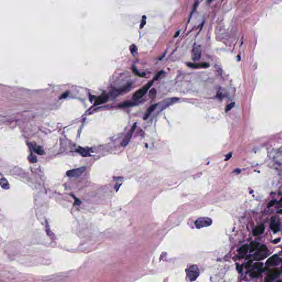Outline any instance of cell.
Wrapping results in <instances>:
<instances>
[{
    "instance_id": "obj_1",
    "label": "cell",
    "mask_w": 282,
    "mask_h": 282,
    "mask_svg": "<svg viewBox=\"0 0 282 282\" xmlns=\"http://www.w3.org/2000/svg\"><path fill=\"white\" fill-rule=\"evenodd\" d=\"M187 278L191 282L195 281L200 275V271L196 265H192L186 270Z\"/></svg>"
},
{
    "instance_id": "obj_2",
    "label": "cell",
    "mask_w": 282,
    "mask_h": 282,
    "mask_svg": "<svg viewBox=\"0 0 282 282\" xmlns=\"http://www.w3.org/2000/svg\"><path fill=\"white\" fill-rule=\"evenodd\" d=\"M153 82L154 80L149 82V83H147L146 86H144L143 87L141 88V89H138L137 91H136L133 94V98H132L133 99L138 100L142 98L145 94H146L147 91L149 90V88L152 86V84H153Z\"/></svg>"
},
{
    "instance_id": "obj_3",
    "label": "cell",
    "mask_w": 282,
    "mask_h": 282,
    "mask_svg": "<svg viewBox=\"0 0 282 282\" xmlns=\"http://www.w3.org/2000/svg\"><path fill=\"white\" fill-rule=\"evenodd\" d=\"M212 220L211 219L208 217H201L196 219L195 222V225L197 229H201L202 227L210 226Z\"/></svg>"
},
{
    "instance_id": "obj_4",
    "label": "cell",
    "mask_w": 282,
    "mask_h": 282,
    "mask_svg": "<svg viewBox=\"0 0 282 282\" xmlns=\"http://www.w3.org/2000/svg\"><path fill=\"white\" fill-rule=\"evenodd\" d=\"M136 128V123H135V124H133V125L131 127V128L129 130V131L126 134V136H125L124 140L121 142V145L122 147H125V146H126L128 144V143L130 142V141L131 140V138H132V137L133 136V133H134Z\"/></svg>"
},
{
    "instance_id": "obj_5",
    "label": "cell",
    "mask_w": 282,
    "mask_h": 282,
    "mask_svg": "<svg viewBox=\"0 0 282 282\" xmlns=\"http://www.w3.org/2000/svg\"><path fill=\"white\" fill-rule=\"evenodd\" d=\"M86 167H80L77 169L69 170L66 172V175L70 178H77L81 176L86 170Z\"/></svg>"
},
{
    "instance_id": "obj_6",
    "label": "cell",
    "mask_w": 282,
    "mask_h": 282,
    "mask_svg": "<svg viewBox=\"0 0 282 282\" xmlns=\"http://www.w3.org/2000/svg\"><path fill=\"white\" fill-rule=\"evenodd\" d=\"M201 54H202V51H201V47L198 45H195L193 47L192 51V60L195 62L198 61L201 59Z\"/></svg>"
},
{
    "instance_id": "obj_7",
    "label": "cell",
    "mask_w": 282,
    "mask_h": 282,
    "mask_svg": "<svg viewBox=\"0 0 282 282\" xmlns=\"http://www.w3.org/2000/svg\"><path fill=\"white\" fill-rule=\"evenodd\" d=\"M280 273H281L280 270L277 268H273L269 270L267 275L266 281L270 282L274 280V279H275L277 277H278Z\"/></svg>"
},
{
    "instance_id": "obj_8",
    "label": "cell",
    "mask_w": 282,
    "mask_h": 282,
    "mask_svg": "<svg viewBox=\"0 0 282 282\" xmlns=\"http://www.w3.org/2000/svg\"><path fill=\"white\" fill-rule=\"evenodd\" d=\"M108 99H109L108 95H107L106 93H102L95 99L94 105H99L104 103H105L108 100Z\"/></svg>"
},
{
    "instance_id": "obj_9",
    "label": "cell",
    "mask_w": 282,
    "mask_h": 282,
    "mask_svg": "<svg viewBox=\"0 0 282 282\" xmlns=\"http://www.w3.org/2000/svg\"><path fill=\"white\" fill-rule=\"evenodd\" d=\"M268 255V250H265V251H262V250H259V251H257L255 254V256H254V259L256 261H259V260H262L263 259H265L266 258Z\"/></svg>"
},
{
    "instance_id": "obj_10",
    "label": "cell",
    "mask_w": 282,
    "mask_h": 282,
    "mask_svg": "<svg viewBox=\"0 0 282 282\" xmlns=\"http://www.w3.org/2000/svg\"><path fill=\"white\" fill-rule=\"evenodd\" d=\"M188 66L192 69H199V68H207L210 66L209 63H188Z\"/></svg>"
},
{
    "instance_id": "obj_11",
    "label": "cell",
    "mask_w": 282,
    "mask_h": 282,
    "mask_svg": "<svg viewBox=\"0 0 282 282\" xmlns=\"http://www.w3.org/2000/svg\"><path fill=\"white\" fill-rule=\"evenodd\" d=\"M280 259L279 257L277 255H274L273 256L270 257L267 260L266 262V265L268 266H275L278 265L279 263Z\"/></svg>"
},
{
    "instance_id": "obj_12",
    "label": "cell",
    "mask_w": 282,
    "mask_h": 282,
    "mask_svg": "<svg viewBox=\"0 0 282 282\" xmlns=\"http://www.w3.org/2000/svg\"><path fill=\"white\" fill-rule=\"evenodd\" d=\"M271 229L274 231V233H277L279 231L280 229V224L279 221H276V220L273 219L272 220L270 225Z\"/></svg>"
},
{
    "instance_id": "obj_13",
    "label": "cell",
    "mask_w": 282,
    "mask_h": 282,
    "mask_svg": "<svg viewBox=\"0 0 282 282\" xmlns=\"http://www.w3.org/2000/svg\"><path fill=\"white\" fill-rule=\"evenodd\" d=\"M178 100H179V98H172L170 99H166V100H165L164 103L163 104V106H162V108L164 109L167 106H169V105L175 103V102H178Z\"/></svg>"
},
{
    "instance_id": "obj_14",
    "label": "cell",
    "mask_w": 282,
    "mask_h": 282,
    "mask_svg": "<svg viewBox=\"0 0 282 282\" xmlns=\"http://www.w3.org/2000/svg\"><path fill=\"white\" fill-rule=\"evenodd\" d=\"M76 152L82 157H87L90 156V153L89 150L87 149L79 147L76 150Z\"/></svg>"
},
{
    "instance_id": "obj_15",
    "label": "cell",
    "mask_w": 282,
    "mask_h": 282,
    "mask_svg": "<svg viewBox=\"0 0 282 282\" xmlns=\"http://www.w3.org/2000/svg\"><path fill=\"white\" fill-rule=\"evenodd\" d=\"M265 231V227L263 224L259 225L254 229L253 231V234L254 236H258L262 234Z\"/></svg>"
},
{
    "instance_id": "obj_16",
    "label": "cell",
    "mask_w": 282,
    "mask_h": 282,
    "mask_svg": "<svg viewBox=\"0 0 282 282\" xmlns=\"http://www.w3.org/2000/svg\"><path fill=\"white\" fill-rule=\"evenodd\" d=\"M157 106H158L157 104H153L149 106V108L148 109V110H147V111H146V112L143 118L144 120H146L147 118H148L150 115L152 114V112L157 108Z\"/></svg>"
},
{
    "instance_id": "obj_17",
    "label": "cell",
    "mask_w": 282,
    "mask_h": 282,
    "mask_svg": "<svg viewBox=\"0 0 282 282\" xmlns=\"http://www.w3.org/2000/svg\"><path fill=\"white\" fill-rule=\"evenodd\" d=\"M136 102H126L121 104L120 105H118V107H121V108H125V107H129V106H132L135 105H136Z\"/></svg>"
},
{
    "instance_id": "obj_18",
    "label": "cell",
    "mask_w": 282,
    "mask_h": 282,
    "mask_svg": "<svg viewBox=\"0 0 282 282\" xmlns=\"http://www.w3.org/2000/svg\"><path fill=\"white\" fill-rule=\"evenodd\" d=\"M33 149H34L35 152L37 154H38L39 155H43L44 154V152L43 149L41 148V147L37 146L36 144H33Z\"/></svg>"
},
{
    "instance_id": "obj_19",
    "label": "cell",
    "mask_w": 282,
    "mask_h": 282,
    "mask_svg": "<svg viewBox=\"0 0 282 282\" xmlns=\"http://www.w3.org/2000/svg\"><path fill=\"white\" fill-rule=\"evenodd\" d=\"M0 186L3 188L5 189H8L9 188V184H8V181L4 178H2L0 179Z\"/></svg>"
},
{
    "instance_id": "obj_20",
    "label": "cell",
    "mask_w": 282,
    "mask_h": 282,
    "mask_svg": "<svg viewBox=\"0 0 282 282\" xmlns=\"http://www.w3.org/2000/svg\"><path fill=\"white\" fill-rule=\"evenodd\" d=\"M249 247L247 245H243L239 249L238 252L240 253L245 254V253L247 252V251L249 250Z\"/></svg>"
},
{
    "instance_id": "obj_21",
    "label": "cell",
    "mask_w": 282,
    "mask_h": 282,
    "mask_svg": "<svg viewBox=\"0 0 282 282\" xmlns=\"http://www.w3.org/2000/svg\"><path fill=\"white\" fill-rule=\"evenodd\" d=\"M259 246V243L255 242V241L251 242V243H250V252H253V251H255L257 249Z\"/></svg>"
},
{
    "instance_id": "obj_22",
    "label": "cell",
    "mask_w": 282,
    "mask_h": 282,
    "mask_svg": "<svg viewBox=\"0 0 282 282\" xmlns=\"http://www.w3.org/2000/svg\"><path fill=\"white\" fill-rule=\"evenodd\" d=\"M130 50L131 53H132V54H133V55H135L136 54H137V48L136 45H132L130 47Z\"/></svg>"
},
{
    "instance_id": "obj_23",
    "label": "cell",
    "mask_w": 282,
    "mask_h": 282,
    "mask_svg": "<svg viewBox=\"0 0 282 282\" xmlns=\"http://www.w3.org/2000/svg\"><path fill=\"white\" fill-rule=\"evenodd\" d=\"M149 96L152 99H153L154 98H155V97L156 96V90L155 89H152L150 90Z\"/></svg>"
},
{
    "instance_id": "obj_24",
    "label": "cell",
    "mask_w": 282,
    "mask_h": 282,
    "mask_svg": "<svg viewBox=\"0 0 282 282\" xmlns=\"http://www.w3.org/2000/svg\"><path fill=\"white\" fill-rule=\"evenodd\" d=\"M234 106H235V103H234V102H231V103L227 105V106L226 107V110H225L226 112H228V111H229L230 110H231V109L234 108Z\"/></svg>"
},
{
    "instance_id": "obj_25",
    "label": "cell",
    "mask_w": 282,
    "mask_h": 282,
    "mask_svg": "<svg viewBox=\"0 0 282 282\" xmlns=\"http://www.w3.org/2000/svg\"><path fill=\"white\" fill-rule=\"evenodd\" d=\"M261 274V272L259 271H254L251 273L250 276L253 278H257Z\"/></svg>"
},
{
    "instance_id": "obj_26",
    "label": "cell",
    "mask_w": 282,
    "mask_h": 282,
    "mask_svg": "<svg viewBox=\"0 0 282 282\" xmlns=\"http://www.w3.org/2000/svg\"><path fill=\"white\" fill-rule=\"evenodd\" d=\"M132 70H133V72H134L135 74H136L137 76H140V77H144V74H141V73H140L138 70H137V69H136V67H133V68H132Z\"/></svg>"
},
{
    "instance_id": "obj_27",
    "label": "cell",
    "mask_w": 282,
    "mask_h": 282,
    "mask_svg": "<svg viewBox=\"0 0 282 282\" xmlns=\"http://www.w3.org/2000/svg\"><path fill=\"white\" fill-rule=\"evenodd\" d=\"M146 17L145 16H143L142 17V22H141V27H140L141 28H142L145 25V24H146Z\"/></svg>"
},
{
    "instance_id": "obj_28",
    "label": "cell",
    "mask_w": 282,
    "mask_h": 282,
    "mask_svg": "<svg viewBox=\"0 0 282 282\" xmlns=\"http://www.w3.org/2000/svg\"><path fill=\"white\" fill-rule=\"evenodd\" d=\"M263 266V263H255L253 266V268H256V269H257V268H261Z\"/></svg>"
},
{
    "instance_id": "obj_29",
    "label": "cell",
    "mask_w": 282,
    "mask_h": 282,
    "mask_svg": "<svg viewBox=\"0 0 282 282\" xmlns=\"http://www.w3.org/2000/svg\"><path fill=\"white\" fill-rule=\"evenodd\" d=\"M69 93L68 92H65L64 93H63V94L61 95V96L60 97V99H65V98H66L69 96Z\"/></svg>"
},
{
    "instance_id": "obj_30",
    "label": "cell",
    "mask_w": 282,
    "mask_h": 282,
    "mask_svg": "<svg viewBox=\"0 0 282 282\" xmlns=\"http://www.w3.org/2000/svg\"><path fill=\"white\" fill-rule=\"evenodd\" d=\"M163 72V70H161V71L159 72L158 73V74H157V75L155 76L154 79V80H157L160 77V76L162 74Z\"/></svg>"
},
{
    "instance_id": "obj_31",
    "label": "cell",
    "mask_w": 282,
    "mask_h": 282,
    "mask_svg": "<svg viewBox=\"0 0 282 282\" xmlns=\"http://www.w3.org/2000/svg\"><path fill=\"white\" fill-rule=\"evenodd\" d=\"M252 263V260H251H251L247 262V263H246V266H245V267H246L247 269V268H250V267H251Z\"/></svg>"
},
{
    "instance_id": "obj_32",
    "label": "cell",
    "mask_w": 282,
    "mask_h": 282,
    "mask_svg": "<svg viewBox=\"0 0 282 282\" xmlns=\"http://www.w3.org/2000/svg\"><path fill=\"white\" fill-rule=\"evenodd\" d=\"M236 268L237 269V271L239 272H241L242 270H243V266H240L239 265H236Z\"/></svg>"
},
{
    "instance_id": "obj_33",
    "label": "cell",
    "mask_w": 282,
    "mask_h": 282,
    "mask_svg": "<svg viewBox=\"0 0 282 282\" xmlns=\"http://www.w3.org/2000/svg\"><path fill=\"white\" fill-rule=\"evenodd\" d=\"M275 201L274 200H272L271 202H269V203L268 204V207H271L273 206V205L275 204Z\"/></svg>"
},
{
    "instance_id": "obj_34",
    "label": "cell",
    "mask_w": 282,
    "mask_h": 282,
    "mask_svg": "<svg viewBox=\"0 0 282 282\" xmlns=\"http://www.w3.org/2000/svg\"><path fill=\"white\" fill-rule=\"evenodd\" d=\"M73 197H74V196H73ZM74 200H75V201H74V204H77V205H79V204H80V203H81V202H80V201L78 199V198H76V197H74Z\"/></svg>"
},
{
    "instance_id": "obj_35",
    "label": "cell",
    "mask_w": 282,
    "mask_h": 282,
    "mask_svg": "<svg viewBox=\"0 0 282 282\" xmlns=\"http://www.w3.org/2000/svg\"><path fill=\"white\" fill-rule=\"evenodd\" d=\"M231 156H232V153H231L228 154L226 156V159H225V160H226V161H227L228 160H229V159L231 158Z\"/></svg>"
},
{
    "instance_id": "obj_36",
    "label": "cell",
    "mask_w": 282,
    "mask_h": 282,
    "mask_svg": "<svg viewBox=\"0 0 282 282\" xmlns=\"http://www.w3.org/2000/svg\"><path fill=\"white\" fill-rule=\"evenodd\" d=\"M281 241V239L280 238H278V239H276L274 240L273 241H272V243H278V242H279Z\"/></svg>"
},
{
    "instance_id": "obj_37",
    "label": "cell",
    "mask_w": 282,
    "mask_h": 282,
    "mask_svg": "<svg viewBox=\"0 0 282 282\" xmlns=\"http://www.w3.org/2000/svg\"><path fill=\"white\" fill-rule=\"evenodd\" d=\"M179 34H180V31H178V32H177V33H176L175 34V38H176V37H178L179 36Z\"/></svg>"
},
{
    "instance_id": "obj_38",
    "label": "cell",
    "mask_w": 282,
    "mask_h": 282,
    "mask_svg": "<svg viewBox=\"0 0 282 282\" xmlns=\"http://www.w3.org/2000/svg\"><path fill=\"white\" fill-rule=\"evenodd\" d=\"M278 213H281V210H280L279 211H278Z\"/></svg>"
},
{
    "instance_id": "obj_39",
    "label": "cell",
    "mask_w": 282,
    "mask_h": 282,
    "mask_svg": "<svg viewBox=\"0 0 282 282\" xmlns=\"http://www.w3.org/2000/svg\"><path fill=\"white\" fill-rule=\"evenodd\" d=\"M211 1H212V0H208V2H211Z\"/></svg>"
}]
</instances>
